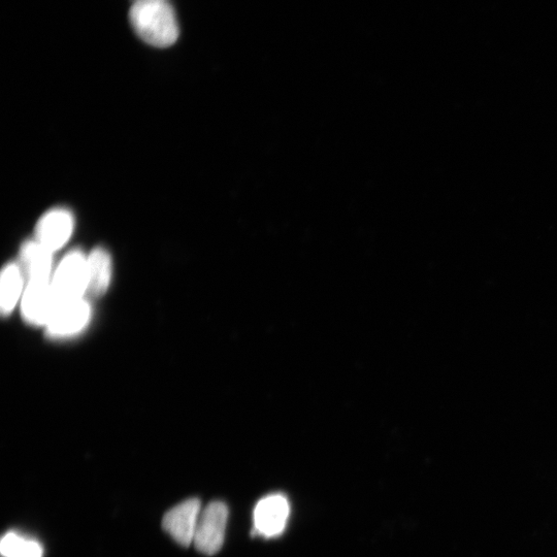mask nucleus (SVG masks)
Masks as SVG:
<instances>
[{"label":"nucleus","instance_id":"nucleus-6","mask_svg":"<svg viewBox=\"0 0 557 557\" xmlns=\"http://www.w3.org/2000/svg\"><path fill=\"white\" fill-rule=\"evenodd\" d=\"M90 305L84 300L56 303L46 324L50 336L65 338L80 333L88 324Z\"/></svg>","mask_w":557,"mask_h":557},{"label":"nucleus","instance_id":"nucleus-1","mask_svg":"<svg viewBox=\"0 0 557 557\" xmlns=\"http://www.w3.org/2000/svg\"><path fill=\"white\" fill-rule=\"evenodd\" d=\"M128 17L136 35L150 46L168 48L180 37L178 18L168 0H135Z\"/></svg>","mask_w":557,"mask_h":557},{"label":"nucleus","instance_id":"nucleus-5","mask_svg":"<svg viewBox=\"0 0 557 557\" xmlns=\"http://www.w3.org/2000/svg\"><path fill=\"white\" fill-rule=\"evenodd\" d=\"M199 499H189L172 508L162 519V528L179 545L193 544L196 528L202 513Z\"/></svg>","mask_w":557,"mask_h":557},{"label":"nucleus","instance_id":"nucleus-7","mask_svg":"<svg viewBox=\"0 0 557 557\" xmlns=\"http://www.w3.org/2000/svg\"><path fill=\"white\" fill-rule=\"evenodd\" d=\"M55 305L51 281L28 282L21 302L22 314L26 321L46 326Z\"/></svg>","mask_w":557,"mask_h":557},{"label":"nucleus","instance_id":"nucleus-12","mask_svg":"<svg viewBox=\"0 0 557 557\" xmlns=\"http://www.w3.org/2000/svg\"><path fill=\"white\" fill-rule=\"evenodd\" d=\"M0 552L4 557H43L44 549L38 541L10 532L0 542Z\"/></svg>","mask_w":557,"mask_h":557},{"label":"nucleus","instance_id":"nucleus-2","mask_svg":"<svg viewBox=\"0 0 557 557\" xmlns=\"http://www.w3.org/2000/svg\"><path fill=\"white\" fill-rule=\"evenodd\" d=\"M56 303L84 299L87 293V257L75 250L65 256L51 282Z\"/></svg>","mask_w":557,"mask_h":557},{"label":"nucleus","instance_id":"nucleus-3","mask_svg":"<svg viewBox=\"0 0 557 557\" xmlns=\"http://www.w3.org/2000/svg\"><path fill=\"white\" fill-rule=\"evenodd\" d=\"M228 507L223 502H212L202 510L193 545L205 555L217 554L224 543L228 521Z\"/></svg>","mask_w":557,"mask_h":557},{"label":"nucleus","instance_id":"nucleus-9","mask_svg":"<svg viewBox=\"0 0 557 557\" xmlns=\"http://www.w3.org/2000/svg\"><path fill=\"white\" fill-rule=\"evenodd\" d=\"M52 251L38 241L26 242L21 249L22 267L29 281H50Z\"/></svg>","mask_w":557,"mask_h":557},{"label":"nucleus","instance_id":"nucleus-10","mask_svg":"<svg viewBox=\"0 0 557 557\" xmlns=\"http://www.w3.org/2000/svg\"><path fill=\"white\" fill-rule=\"evenodd\" d=\"M112 278V259L103 248L94 249L87 257V293L100 297L109 288Z\"/></svg>","mask_w":557,"mask_h":557},{"label":"nucleus","instance_id":"nucleus-4","mask_svg":"<svg viewBox=\"0 0 557 557\" xmlns=\"http://www.w3.org/2000/svg\"><path fill=\"white\" fill-rule=\"evenodd\" d=\"M290 515L288 499L274 494L261 499L253 512V534L267 539L283 534Z\"/></svg>","mask_w":557,"mask_h":557},{"label":"nucleus","instance_id":"nucleus-8","mask_svg":"<svg viewBox=\"0 0 557 557\" xmlns=\"http://www.w3.org/2000/svg\"><path fill=\"white\" fill-rule=\"evenodd\" d=\"M74 231L71 212L56 209L45 214L37 226V241L54 252L67 243Z\"/></svg>","mask_w":557,"mask_h":557},{"label":"nucleus","instance_id":"nucleus-11","mask_svg":"<svg viewBox=\"0 0 557 557\" xmlns=\"http://www.w3.org/2000/svg\"><path fill=\"white\" fill-rule=\"evenodd\" d=\"M23 288V274L16 264H9L0 281V306L4 314H10L19 302Z\"/></svg>","mask_w":557,"mask_h":557}]
</instances>
